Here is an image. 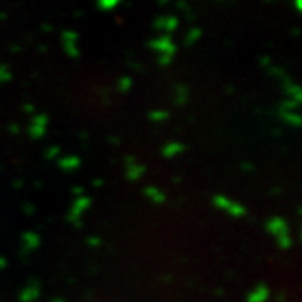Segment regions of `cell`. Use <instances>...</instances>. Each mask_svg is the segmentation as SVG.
<instances>
[{"label": "cell", "mask_w": 302, "mask_h": 302, "mask_svg": "<svg viewBox=\"0 0 302 302\" xmlns=\"http://www.w3.org/2000/svg\"><path fill=\"white\" fill-rule=\"evenodd\" d=\"M267 230L277 238V243L281 249H289L290 247V235L287 228L286 220L281 217H274L267 222Z\"/></svg>", "instance_id": "1"}, {"label": "cell", "mask_w": 302, "mask_h": 302, "mask_svg": "<svg viewBox=\"0 0 302 302\" xmlns=\"http://www.w3.org/2000/svg\"><path fill=\"white\" fill-rule=\"evenodd\" d=\"M151 47L159 52V64H163V65L168 64L170 61H172L173 54L176 52V46H175L173 41L168 37V35H165V37H159V39H156V41H153L151 42Z\"/></svg>", "instance_id": "2"}, {"label": "cell", "mask_w": 302, "mask_h": 302, "mask_svg": "<svg viewBox=\"0 0 302 302\" xmlns=\"http://www.w3.org/2000/svg\"><path fill=\"white\" fill-rule=\"evenodd\" d=\"M215 205L218 207V208L227 210L232 217L245 215V207L240 205V203H237V202H232V200L225 198V196H215Z\"/></svg>", "instance_id": "3"}, {"label": "cell", "mask_w": 302, "mask_h": 302, "mask_svg": "<svg viewBox=\"0 0 302 302\" xmlns=\"http://www.w3.org/2000/svg\"><path fill=\"white\" fill-rule=\"evenodd\" d=\"M63 39H64V50L69 54V56L76 57L78 56V46H76V39H78V35L74 34L72 31H64L63 32Z\"/></svg>", "instance_id": "4"}, {"label": "cell", "mask_w": 302, "mask_h": 302, "mask_svg": "<svg viewBox=\"0 0 302 302\" xmlns=\"http://www.w3.org/2000/svg\"><path fill=\"white\" fill-rule=\"evenodd\" d=\"M46 126H47V116L39 114L32 119V125H31V128H29V133H31L32 138H41L44 134V131H46Z\"/></svg>", "instance_id": "5"}, {"label": "cell", "mask_w": 302, "mask_h": 302, "mask_svg": "<svg viewBox=\"0 0 302 302\" xmlns=\"http://www.w3.org/2000/svg\"><path fill=\"white\" fill-rule=\"evenodd\" d=\"M269 296H270V292H269L267 286L259 284L255 289L249 292V296H247V302H265L269 299Z\"/></svg>", "instance_id": "6"}, {"label": "cell", "mask_w": 302, "mask_h": 302, "mask_svg": "<svg viewBox=\"0 0 302 302\" xmlns=\"http://www.w3.org/2000/svg\"><path fill=\"white\" fill-rule=\"evenodd\" d=\"M155 27L156 29H163V31L172 32L178 27V19L175 16H168V17H158L155 20Z\"/></svg>", "instance_id": "7"}, {"label": "cell", "mask_w": 302, "mask_h": 302, "mask_svg": "<svg viewBox=\"0 0 302 302\" xmlns=\"http://www.w3.org/2000/svg\"><path fill=\"white\" fill-rule=\"evenodd\" d=\"M91 205V200L89 198H79L74 202V205H72V210H71V215H69V218L71 220H78L79 217H81V213L84 212L86 208H89Z\"/></svg>", "instance_id": "8"}, {"label": "cell", "mask_w": 302, "mask_h": 302, "mask_svg": "<svg viewBox=\"0 0 302 302\" xmlns=\"http://www.w3.org/2000/svg\"><path fill=\"white\" fill-rule=\"evenodd\" d=\"M37 297H39V286L37 284H29V286L20 292L19 299L22 302H32L37 299Z\"/></svg>", "instance_id": "9"}, {"label": "cell", "mask_w": 302, "mask_h": 302, "mask_svg": "<svg viewBox=\"0 0 302 302\" xmlns=\"http://www.w3.org/2000/svg\"><path fill=\"white\" fill-rule=\"evenodd\" d=\"M79 165H81V161H79V158H74V156H67V158L59 159V166L64 172H72V170L79 168Z\"/></svg>", "instance_id": "10"}, {"label": "cell", "mask_w": 302, "mask_h": 302, "mask_svg": "<svg viewBox=\"0 0 302 302\" xmlns=\"http://www.w3.org/2000/svg\"><path fill=\"white\" fill-rule=\"evenodd\" d=\"M22 240H24V247L29 250L35 249V247L39 245V237L34 234V232H25V234L22 235Z\"/></svg>", "instance_id": "11"}, {"label": "cell", "mask_w": 302, "mask_h": 302, "mask_svg": "<svg viewBox=\"0 0 302 302\" xmlns=\"http://www.w3.org/2000/svg\"><path fill=\"white\" fill-rule=\"evenodd\" d=\"M144 195H146L148 198H150L151 202H155V203L165 202V195H163V191H159L158 188H155V187H148L146 190H144Z\"/></svg>", "instance_id": "12"}, {"label": "cell", "mask_w": 302, "mask_h": 302, "mask_svg": "<svg viewBox=\"0 0 302 302\" xmlns=\"http://www.w3.org/2000/svg\"><path fill=\"white\" fill-rule=\"evenodd\" d=\"M183 150H185L183 144H180V143H170V144H166V146L163 148V155H165L166 158H173V156L180 155V153L183 151Z\"/></svg>", "instance_id": "13"}, {"label": "cell", "mask_w": 302, "mask_h": 302, "mask_svg": "<svg viewBox=\"0 0 302 302\" xmlns=\"http://www.w3.org/2000/svg\"><path fill=\"white\" fill-rule=\"evenodd\" d=\"M144 172V168L141 165H136V163H133L131 161L129 163V168H128V178L129 180H138V178L143 175Z\"/></svg>", "instance_id": "14"}, {"label": "cell", "mask_w": 302, "mask_h": 302, "mask_svg": "<svg viewBox=\"0 0 302 302\" xmlns=\"http://www.w3.org/2000/svg\"><path fill=\"white\" fill-rule=\"evenodd\" d=\"M200 35H202V31H200L198 27H193L190 32L187 34V44H193L200 39Z\"/></svg>", "instance_id": "15"}, {"label": "cell", "mask_w": 302, "mask_h": 302, "mask_svg": "<svg viewBox=\"0 0 302 302\" xmlns=\"http://www.w3.org/2000/svg\"><path fill=\"white\" fill-rule=\"evenodd\" d=\"M168 116H170L168 111H153V112H150V118L153 119V121H156V123L165 121Z\"/></svg>", "instance_id": "16"}, {"label": "cell", "mask_w": 302, "mask_h": 302, "mask_svg": "<svg viewBox=\"0 0 302 302\" xmlns=\"http://www.w3.org/2000/svg\"><path fill=\"white\" fill-rule=\"evenodd\" d=\"M131 87V79L129 78H123L121 81H119V86H118V89L121 91V93H126Z\"/></svg>", "instance_id": "17"}, {"label": "cell", "mask_w": 302, "mask_h": 302, "mask_svg": "<svg viewBox=\"0 0 302 302\" xmlns=\"http://www.w3.org/2000/svg\"><path fill=\"white\" fill-rule=\"evenodd\" d=\"M284 119L286 121H289V123H292V125H299V121H301V118L297 114H290V112H284Z\"/></svg>", "instance_id": "18"}, {"label": "cell", "mask_w": 302, "mask_h": 302, "mask_svg": "<svg viewBox=\"0 0 302 302\" xmlns=\"http://www.w3.org/2000/svg\"><path fill=\"white\" fill-rule=\"evenodd\" d=\"M119 2H99L97 3V7L103 10H108V9H114V7H118Z\"/></svg>", "instance_id": "19"}, {"label": "cell", "mask_w": 302, "mask_h": 302, "mask_svg": "<svg viewBox=\"0 0 302 302\" xmlns=\"http://www.w3.org/2000/svg\"><path fill=\"white\" fill-rule=\"evenodd\" d=\"M7 79H10V72L3 65H0V82H5Z\"/></svg>", "instance_id": "20"}, {"label": "cell", "mask_w": 302, "mask_h": 302, "mask_svg": "<svg viewBox=\"0 0 302 302\" xmlns=\"http://www.w3.org/2000/svg\"><path fill=\"white\" fill-rule=\"evenodd\" d=\"M56 153H57V148H52V150H50L49 153H47V156H49V158H52V156L56 155Z\"/></svg>", "instance_id": "21"}, {"label": "cell", "mask_w": 302, "mask_h": 302, "mask_svg": "<svg viewBox=\"0 0 302 302\" xmlns=\"http://www.w3.org/2000/svg\"><path fill=\"white\" fill-rule=\"evenodd\" d=\"M89 243L91 245H99V238H91Z\"/></svg>", "instance_id": "22"}, {"label": "cell", "mask_w": 302, "mask_h": 302, "mask_svg": "<svg viewBox=\"0 0 302 302\" xmlns=\"http://www.w3.org/2000/svg\"><path fill=\"white\" fill-rule=\"evenodd\" d=\"M5 264H7V262L3 260L2 257H0V269H3V267H5Z\"/></svg>", "instance_id": "23"}]
</instances>
